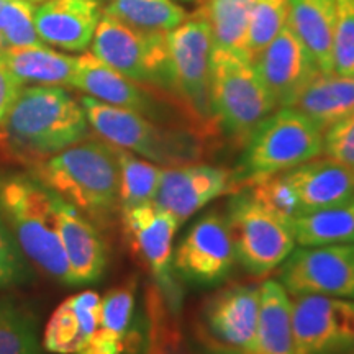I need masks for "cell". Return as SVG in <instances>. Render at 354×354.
<instances>
[{
  "mask_svg": "<svg viewBox=\"0 0 354 354\" xmlns=\"http://www.w3.org/2000/svg\"><path fill=\"white\" fill-rule=\"evenodd\" d=\"M331 59L333 74L354 77V0H338Z\"/></svg>",
  "mask_w": 354,
  "mask_h": 354,
  "instance_id": "cell-35",
  "label": "cell"
},
{
  "mask_svg": "<svg viewBox=\"0 0 354 354\" xmlns=\"http://www.w3.org/2000/svg\"><path fill=\"white\" fill-rule=\"evenodd\" d=\"M115 153H117L118 166H120L122 210L153 202L165 167L117 146H115Z\"/></svg>",
  "mask_w": 354,
  "mask_h": 354,
  "instance_id": "cell-29",
  "label": "cell"
},
{
  "mask_svg": "<svg viewBox=\"0 0 354 354\" xmlns=\"http://www.w3.org/2000/svg\"><path fill=\"white\" fill-rule=\"evenodd\" d=\"M81 100L61 86L21 88L0 136L21 158L41 161L91 136Z\"/></svg>",
  "mask_w": 354,
  "mask_h": 354,
  "instance_id": "cell-2",
  "label": "cell"
},
{
  "mask_svg": "<svg viewBox=\"0 0 354 354\" xmlns=\"http://www.w3.org/2000/svg\"><path fill=\"white\" fill-rule=\"evenodd\" d=\"M279 279L290 297L326 295L354 300V245L300 246L281 264Z\"/></svg>",
  "mask_w": 354,
  "mask_h": 354,
  "instance_id": "cell-12",
  "label": "cell"
},
{
  "mask_svg": "<svg viewBox=\"0 0 354 354\" xmlns=\"http://www.w3.org/2000/svg\"><path fill=\"white\" fill-rule=\"evenodd\" d=\"M236 190L232 171L209 165L165 167L154 203L183 225L212 201Z\"/></svg>",
  "mask_w": 354,
  "mask_h": 354,
  "instance_id": "cell-17",
  "label": "cell"
},
{
  "mask_svg": "<svg viewBox=\"0 0 354 354\" xmlns=\"http://www.w3.org/2000/svg\"><path fill=\"white\" fill-rule=\"evenodd\" d=\"M0 61L19 81L37 86L73 87L77 56L57 53L46 44L32 48H6Z\"/></svg>",
  "mask_w": 354,
  "mask_h": 354,
  "instance_id": "cell-24",
  "label": "cell"
},
{
  "mask_svg": "<svg viewBox=\"0 0 354 354\" xmlns=\"http://www.w3.org/2000/svg\"><path fill=\"white\" fill-rule=\"evenodd\" d=\"M73 87L109 105L131 110L159 123L194 128L214 140L197 125L174 95L167 94L161 88L131 81L97 59L92 53L86 51L77 56Z\"/></svg>",
  "mask_w": 354,
  "mask_h": 354,
  "instance_id": "cell-8",
  "label": "cell"
},
{
  "mask_svg": "<svg viewBox=\"0 0 354 354\" xmlns=\"http://www.w3.org/2000/svg\"><path fill=\"white\" fill-rule=\"evenodd\" d=\"M87 122L97 136L162 167L192 165L203 156L209 136L189 127L154 122L94 97H81Z\"/></svg>",
  "mask_w": 354,
  "mask_h": 354,
  "instance_id": "cell-3",
  "label": "cell"
},
{
  "mask_svg": "<svg viewBox=\"0 0 354 354\" xmlns=\"http://www.w3.org/2000/svg\"><path fill=\"white\" fill-rule=\"evenodd\" d=\"M0 218L15 236L17 246L38 269L71 286L69 266L57 232L51 192L33 176H0Z\"/></svg>",
  "mask_w": 354,
  "mask_h": 354,
  "instance_id": "cell-4",
  "label": "cell"
},
{
  "mask_svg": "<svg viewBox=\"0 0 354 354\" xmlns=\"http://www.w3.org/2000/svg\"><path fill=\"white\" fill-rule=\"evenodd\" d=\"M294 109L307 115L325 133L354 112V77L318 74L295 100Z\"/></svg>",
  "mask_w": 354,
  "mask_h": 354,
  "instance_id": "cell-25",
  "label": "cell"
},
{
  "mask_svg": "<svg viewBox=\"0 0 354 354\" xmlns=\"http://www.w3.org/2000/svg\"><path fill=\"white\" fill-rule=\"evenodd\" d=\"M24 272L19 246L13 243L10 230L0 218V289L17 282Z\"/></svg>",
  "mask_w": 354,
  "mask_h": 354,
  "instance_id": "cell-37",
  "label": "cell"
},
{
  "mask_svg": "<svg viewBox=\"0 0 354 354\" xmlns=\"http://www.w3.org/2000/svg\"><path fill=\"white\" fill-rule=\"evenodd\" d=\"M100 318V295L94 290L71 295L57 305L43 335V346L56 354H76L95 333Z\"/></svg>",
  "mask_w": 354,
  "mask_h": 354,
  "instance_id": "cell-21",
  "label": "cell"
},
{
  "mask_svg": "<svg viewBox=\"0 0 354 354\" xmlns=\"http://www.w3.org/2000/svg\"><path fill=\"white\" fill-rule=\"evenodd\" d=\"M104 13L131 28L153 33H169L189 15L172 0H104Z\"/></svg>",
  "mask_w": 354,
  "mask_h": 354,
  "instance_id": "cell-28",
  "label": "cell"
},
{
  "mask_svg": "<svg viewBox=\"0 0 354 354\" xmlns=\"http://www.w3.org/2000/svg\"><path fill=\"white\" fill-rule=\"evenodd\" d=\"M135 294L136 281H128L110 289L105 297L100 299V318L97 328L118 339H125L131 328Z\"/></svg>",
  "mask_w": 354,
  "mask_h": 354,
  "instance_id": "cell-32",
  "label": "cell"
},
{
  "mask_svg": "<svg viewBox=\"0 0 354 354\" xmlns=\"http://www.w3.org/2000/svg\"><path fill=\"white\" fill-rule=\"evenodd\" d=\"M210 109L218 130L243 148L277 105L251 61L214 48L210 57Z\"/></svg>",
  "mask_w": 354,
  "mask_h": 354,
  "instance_id": "cell-6",
  "label": "cell"
},
{
  "mask_svg": "<svg viewBox=\"0 0 354 354\" xmlns=\"http://www.w3.org/2000/svg\"><path fill=\"white\" fill-rule=\"evenodd\" d=\"M3 3H6V0H0V51L3 50V37H2V10H3Z\"/></svg>",
  "mask_w": 354,
  "mask_h": 354,
  "instance_id": "cell-40",
  "label": "cell"
},
{
  "mask_svg": "<svg viewBox=\"0 0 354 354\" xmlns=\"http://www.w3.org/2000/svg\"><path fill=\"white\" fill-rule=\"evenodd\" d=\"M51 202L61 245L68 259L71 286L99 281L107 268V248L99 230L76 207L55 192H51Z\"/></svg>",
  "mask_w": 354,
  "mask_h": 354,
  "instance_id": "cell-18",
  "label": "cell"
},
{
  "mask_svg": "<svg viewBox=\"0 0 354 354\" xmlns=\"http://www.w3.org/2000/svg\"><path fill=\"white\" fill-rule=\"evenodd\" d=\"M290 302L299 354H343L354 348V300L297 295Z\"/></svg>",
  "mask_w": 354,
  "mask_h": 354,
  "instance_id": "cell-14",
  "label": "cell"
},
{
  "mask_svg": "<svg viewBox=\"0 0 354 354\" xmlns=\"http://www.w3.org/2000/svg\"><path fill=\"white\" fill-rule=\"evenodd\" d=\"M104 13V0H43L35 7V28L44 44L86 53Z\"/></svg>",
  "mask_w": 354,
  "mask_h": 354,
  "instance_id": "cell-19",
  "label": "cell"
},
{
  "mask_svg": "<svg viewBox=\"0 0 354 354\" xmlns=\"http://www.w3.org/2000/svg\"><path fill=\"white\" fill-rule=\"evenodd\" d=\"M91 53L131 81L161 88L172 95L167 33L131 28L102 13Z\"/></svg>",
  "mask_w": 354,
  "mask_h": 354,
  "instance_id": "cell-10",
  "label": "cell"
},
{
  "mask_svg": "<svg viewBox=\"0 0 354 354\" xmlns=\"http://www.w3.org/2000/svg\"><path fill=\"white\" fill-rule=\"evenodd\" d=\"M253 6L254 0H202L198 10L209 24L214 48L248 59L246 35Z\"/></svg>",
  "mask_w": 354,
  "mask_h": 354,
  "instance_id": "cell-27",
  "label": "cell"
},
{
  "mask_svg": "<svg viewBox=\"0 0 354 354\" xmlns=\"http://www.w3.org/2000/svg\"><path fill=\"white\" fill-rule=\"evenodd\" d=\"M323 130L294 107L276 109L243 146L232 171L236 190L269 176L294 169L323 154Z\"/></svg>",
  "mask_w": 354,
  "mask_h": 354,
  "instance_id": "cell-5",
  "label": "cell"
},
{
  "mask_svg": "<svg viewBox=\"0 0 354 354\" xmlns=\"http://www.w3.org/2000/svg\"><path fill=\"white\" fill-rule=\"evenodd\" d=\"M302 215L328 209L354 196V169L331 158H315L284 172Z\"/></svg>",
  "mask_w": 354,
  "mask_h": 354,
  "instance_id": "cell-20",
  "label": "cell"
},
{
  "mask_svg": "<svg viewBox=\"0 0 354 354\" xmlns=\"http://www.w3.org/2000/svg\"><path fill=\"white\" fill-rule=\"evenodd\" d=\"M146 348H148V342L141 344H133V346L128 348L127 351L122 354H146Z\"/></svg>",
  "mask_w": 354,
  "mask_h": 354,
  "instance_id": "cell-39",
  "label": "cell"
},
{
  "mask_svg": "<svg viewBox=\"0 0 354 354\" xmlns=\"http://www.w3.org/2000/svg\"><path fill=\"white\" fill-rule=\"evenodd\" d=\"M243 189H246L256 201L268 207L269 210H272L274 214L282 216V218L294 221V218L302 215L299 198L295 196L289 180L286 179L284 172L269 176Z\"/></svg>",
  "mask_w": 354,
  "mask_h": 354,
  "instance_id": "cell-34",
  "label": "cell"
},
{
  "mask_svg": "<svg viewBox=\"0 0 354 354\" xmlns=\"http://www.w3.org/2000/svg\"><path fill=\"white\" fill-rule=\"evenodd\" d=\"M253 66L277 109L294 107L304 88L322 74L307 48L289 26L259 53Z\"/></svg>",
  "mask_w": 354,
  "mask_h": 354,
  "instance_id": "cell-16",
  "label": "cell"
},
{
  "mask_svg": "<svg viewBox=\"0 0 354 354\" xmlns=\"http://www.w3.org/2000/svg\"><path fill=\"white\" fill-rule=\"evenodd\" d=\"M236 261L251 276L264 277L277 269L295 250L292 221L282 218L245 189L228 203Z\"/></svg>",
  "mask_w": 354,
  "mask_h": 354,
  "instance_id": "cell-9",
  "label": "cell"
},
{
  "mask_svg": "<svg viewBox=\"0 0 354 354\" xmlns=\"http://www.w3.org/2000/svg\"><path fill=\"white\" fill-rule=\"evenodd\" d=\"M120 215L123 232L133 253L143 261L156 279L159 292L172 312H177L180 304V290L177 287L172 266V241L180 227L179 220L166 210L159 209L154 202L123 209Z\"/></svg>",
  "mask_w": 354,
  "mask_h": 354,
  "instance_id": "cell-11",
  "label": "cell"
},
{
  "mask_svg": "<svg viewBox=\"0 0 354 354\" xmlns=\"http://www.w3.org/2000/svg\"><path fill=\"white\" fill-rule=\"evenodd\" d=\"M24 87V84L13 76L0 61V130H2L7 115Z\"/></svg>",
  "mask_w": 354,
  "mask_h": 354,
  "instance_id": "cell-38",
  "label": "cell"
},
{
  "mask_svg": "<svg viewBox=\"0 0 354 354\" xmlns=\"http://www.w3.org/2000/svg\"><path fill=\"white\" fill-rule=\"evenodd\" d=\"M0 354H41L37 323L12 300H0Z\"/></svg>",
  "mask_w": 354,
  "mask_h": 354,
  "instance_id": "cell-31",
  "label": "cell"
},
{
  "mask_svg": "<svg viewBox=\"0 0 354 354\" xmlns=\"http://www.w3.org/2000/svg\"><path fill=\"white\" fill-rule=\"evenodd\" d=\"M292 228L295 245L304 248L354 245V196L328 209L297 216Z\"/></svg>",
  "mask_w": 354,
  "mask_h": 354,
  "instance_id": "cell-26",
  "label": "cell"
},
{
  "mask_svg": "<svg viewBox=\"0 0 354 354\" xmlns=\"http://www.w3.org/2000/svg\"><path fill=\"white\" fill-rule=\"evenodd\" d=\"M214 43L202 12L189 13L167 33L171 92L207 135H218L210 109V57Z\"/></svg>",
  "mask_w": 354,
  "mask_h": 354,
  "instance_id": "cell-7",
  "label": "cell"
},
{
  "mask_svg": "<svg viewBox=\"0 0 354 354\" xmlns=\"http://www.w3.org/2000/svg\"><path fill=\"white\" fill-rule=\"evenodd\" d=\"M39 2H43V0H33V3H39Z\"/></svg>",
  "mask_w": 354,
  "mask_h": 354,
  "instance_id": "cell-41",
  "label": "cell"
},
{
  "mask_svg": "<svg viewBox=\"0 0 354 354\" xmlns=\"http://www.w3.org/2000/svg\"><path fill=\"white\" fill-rule=\"evenodd\" d=\"M243 354H299L292 330L290 295L277 281L259 286L258 326L253 343Z\"/></svg>",
  "mask_w": 354,
  "mask_h": 354,
  "instance_id": "cell-22",
  "label": "cell"
},
{
  "mask_svg": "<svg viewBox=\"0 0 354 354\" xmlns=\"http://www.w3.org/2000/svg\"><path fill=\"white\" fill-rule=\"evenodd\" d=\"M28 2H33V0H28Z\"/></svg>",
  "mask_w": 354,
  "mask_h": 354,
  "instance_id": "cell-42",
  "label": "cell"
},
{
  "mask_svg": "<svg viewBox=\"0 0 354 354\" xmlns=\"http://www.w3.org/2000/svg\"><path fill=\"white\" fill-rule=\"evenodd\" d=\"M236 264L232 228L227 215L209 212L194 223L172 256L174 272L197 286L225 281Z\"/></svg>",
  "mask_w": 354,
  "mask_h": 354,
  "instance_id": "cell-13",
  "label": "cell"
},
{
  "mask_svg": "<svg viewBox=\"0 0 354 354\" xmlns=\"http://www.w3.org/2000/svg\"><path fill=\"white\" fill-rule=\"evenodd\" d=\"M289 0H254L246 35V55L253 63L287 26Z\"/></svg>",
  "mask_w": 354,
  "mask_h": 354,
  "instance_id": "cell-30",
  "label": "cell"
},
{
  "mask_svg": "<svg viewBox=\"0 0 354 354\" xmlns=\"http://www.w3.org/2000/svg\"><path fill=\"white\" fill-rule=\"evenodd\" d=\"M323 156L354 169V112L325 131Z\"/></svg>",
  "mask_w": 354,
  "mask_h": 354,
  "instance_id": "cell-36",
  "label": "cell"
},
{
  "mask_svg": "<svg viewBox=\"0 0 354 354\" xmlns=\"http://www.w3.org/2000/svg\"><path fill=\"white\" fill-rule=\"evenodd\" d=\"M35 7L28 0H6L2 10V37L6 48L43 46L35 28Z\"/></svg>",
  "mask_w": 354,
  "mask_h": 354,
  "instance_id": "cell-33",
  "label": "cell"
},
{
  "mask_svg": "<svg viewBox=\"0 0 354 354\" xmlns=\"http://www.w3.org/2000/svg\"><path fill=\"white\" fill-rule=\"evenodd\" d=\"M338 0H289L287 26L307 48L322 74H333L331 44Z\"/></svg>",
  "mask_w": 354,
  "mask_h": 354,
  "instance_id": "cell-23",
  "label": "cell"
},
{
  "mask_svg": "<svg viewBox=\"0 0 354 354\" xmlns=\"http://www.w3.org/2000/svg\"><path fill=\"white\" fill-rule=\"evenodd\" d=\"M32 176L88 220L109 223L122 212L118 158L102 138L88 136L41 159Z\"/></svg>",
  "mask_w": 354,
  "mask_h": 354,
  "instance_id": "cell-1",
  "label": "cell"
},
{
  "mask_svg": "<svg viewBox=\"0 0 354 354\" xmlns=\"http://www.w3.org/2000/svg\"><path fill=\"white\" fill-rule=\"evenodd\" d=\"M259 286L232 284L205 300L201 315L203 342L214 354H243L258 326Z\"/></svg>",
  "mask_w": 354,
  "mask_h": 354,
  "instance_id": "cell-15",
  "label": "cell"
}]
</instances>
